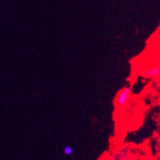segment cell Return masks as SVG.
<instances>
[{
	"mask_svg": "<svg viewBox=\"0 0 160 160\" xmlns=\"http://www.w3.org/2000/svg\"><path fill=\"white\" fill-rule=\"evenodd\" d=\"M64 153H65V155H67V156H70V155H72V153H73V150H72V148H70V147L67 146L64 148Z\"/></svg>",
	"mask_w": 160,
	"mask_h": 160,
	"instance_id": "cell-3",
	"label": "cell"
},
{
	"mask_svg": "<svg viewBox=\"0 0 160 160\" xmlns=\"http://www.w3.org/2000/svg\"><path fill=\"white\" fill-rule=\"evenodd\" d=\"M131 93H132V89L129 87L124 88L118 92L117 97H116V104L120 107L124 106L128 102L129 97H130Z\"/></svg>",
	"mask_w": 160,
	"mask_h": 160,
	"instance_id": "cell-1",
	"label": "cell"
},
{
	"mask_svg": "<svg viewBox=\"0 0 160 160\" xmlns=\"http://www.w3.org/2000/svg\"><path fill=\"white\" fill-rule=\"evenodd\" d=\"M159 34H160V32H159Z\"/></svg>",
	"mask_w": 160,
	"mask_h": 160,
	"instance_id": "cell-4",
	"label": "cell"
},
{
	"mask_svg": "<svg viewBox=\"0 0 160 160\" xmlns=\"http://www.w3.org/2000/svg\"><path fill=\"white\" fill-rule=\"evenodd\" d=\"M148 78H156L160 77V66H154L150 68L145 72H143Z\"/></svg>",
	"mask_w": 160,
	"mask_h": 160,
	"instance_id": "cell-2",
	"label": "cell"
}]
</instances>
